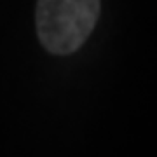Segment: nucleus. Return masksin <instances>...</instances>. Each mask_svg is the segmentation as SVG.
Listing matches in <instances>:
<instances>
[{"mask_svg": "<svg viewBox=\"0 0 157 157\" xmlns=\"http://www.w3.org/2000/svg\"><path fill=\"white\" fill-rule=\"evenodd\" d=\"M100 0H39L37 33L52 54H72L91 35Z\"/></svg>", "mask_w": 157, "mask_h": 157, "instance_id": "nucleus-1", "label": "nucleus"}]
</instances>
